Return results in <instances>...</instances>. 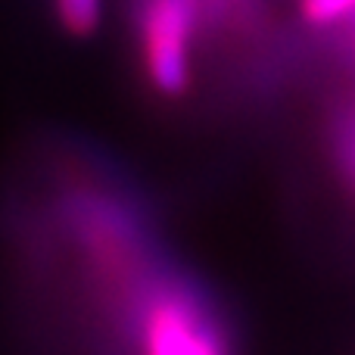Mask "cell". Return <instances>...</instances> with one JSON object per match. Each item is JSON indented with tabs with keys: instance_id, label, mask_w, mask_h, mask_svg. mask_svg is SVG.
<instances>
[{
	"instance_id": "obj_2",
	"label": "cell",
	"mask_w": 355,
	"mask_h": 355,
	"mask_svg": "<svg viewBox=\"0 0 355 355\" xmlns=\"http://www.w3.org/2000/svg\"><path fill=\"white\" fill-rule=\"evenodd\" d=\"M135 337L141 355H231L212 306L187 284H153L137 302Z\"/></svg>"
},
{
	"instance_id": "obj_7",
	"label": "cell",
	"mask_w": 355,
	"mask_h": 355,
	"mask_svg": "<svg viewBox=\"0 0 355 355\" xmlns=\"http://www.w3.org/2000/svg\"><path fill=\"white\" fill-rule=\"evenodd\" d=\"M327 41L334 44V50H337L340 62H343L349 72H355V19H352V22H346L343 28H340L337 35H331Z\"/></svg>"
},
{
	"instance_id": "obj_1",
	"label": "cell",
	"mask_w": 355,
	"mask_h": 355,
	"mask_svg": "<svg viewBox=\"0 0 355 355\" xmlns=\"http://www.w3.org/2000/svg\"><path fill=\"white\" fill-rule=\"evenodd\" d=\"M131 41L144 81L159 97H184L196 47L206 44L200 0H128Z\"/></svg>"
},
{
	"instance_id": "obj_6",
	"label": "cell",
	"mask_w": 355,
	"mask_h": 355,
	"mask_svg": "<svg viewBox=\"0 0 355 355\" xmlns=\"http://www.w3.org/2000/svg\"><path fill=\"white\" fill-rule=\"evenodd\" d=\"M334 147H337V162L346 181L355 187V94L340 106L337 125H334Z\"/></svg>"
},
{
	"instance_id": "obj_5",
	"label": "cell",
	"mask_w": 355,
	"mask_h": 355,
	"mask_svg": "<svg viewBox=\"0 0 355 355\" xmlns=\"http://www.w3.org/2000/svg\"><path fill=\"white\" fill-rule=\"evenodd\" d=\"M56 22L72 37H91L103 19V0H53Z\"/></svg>"
},
{
	"instance_id": "obj_3",
	"label": "cell",
	"mask_w": 355,
	"mask_h": 355,
	"mask_svg": "<svg viewBox=\"0 0 355 355\" xmlns=\"http://www.w3.org/2000/svg\"><path fill=\"white\" fill-rule=\"evenodd\" d=\"M206 44L262 47L271 35V0H200Z\"/></svg>"
},
{
	"instance_id": "obj_4",
	"label": "cell",
	"mask_w": 355,
	"mask_h": 355,
	"mask_svg": "<svg viewBox=\"0 0 355 355\" xmlns=\"http://www.w3.org/2000/svg\"><path fill=\"white\" fill-rule=\"evenodd\" d=\"M296 16L315 35H337L346 22L355 19V0H293Z\"/></svg>"
}]
</instances>
